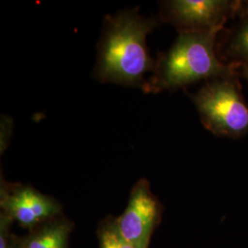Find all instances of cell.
<instances>
[{
    "mask_svg": "<svg viewBox=\"0 0 248 248\" xmlns=\"http://www.w3.org/2000/svg\"><path fill=\"white\" fill-rule=\"evenodd\" d=\"M247 8H248V2H247Z\"/></svg>",
    "mask_w": 248,
    "mask_h": 248,
    "instance_id": "cell-13",
    "label": "cell"
},
{
    "mask_svg": "<svg viewBox=\"0 0 248 248\" xmlns=\"http://www.w3.org/2000/svg\"><path fill=\"white\" fill-rule=\"evenodd\" d=\"M11 219H9L8 216L5 214H1V226H0V248H9L7 236H8V225L9 224Z\"/></svg>",
    "mask_w": 248,
    "mask_h": 248,
    "instance_id": "cell-10",
    "label": "cell"
},
{
    "mask_svg": "<svg viewBox=\"0 0 248 248\" xmlns=\"http://www.w3.org/2000/svg\"><path fill=\"white\" fill-rule=\"evenodd\" d=\"M69 232L67 222H52L27 240L22 248H66Z\"/></svg>",
    "mask_w": 248,
    "mask_h": 248,
    "instance_id": "cell-7",
    "label": "cell"
},
{
    "mask_svg": "<svg viewBox=\"0 0 248 248\" xmlns=\"http://www.w3.org/2000/svg\"><path fill=\"white\" fill-rule=\"evenodd\" d=\"M240 4L227 0H173L163 5L162 18L179 33L206 31L222 28Z\"/></svg>",
    "mask_w": 248,
    "mask_h": 248,
    "instance_id": "cell-4",
    "label": "cell"
},
{
    "mask_svg": "<svg viewBox=\"0 0 248 248\" xmlns=\"http://www.w3.org/2000/svg\"><path fill=\"white\" fill-rule=\"evenodd\" d=\"M158 213V202L152 194L147 181L142 179L133 186L127 208L116 220V226L127 242L147 248Z\"/></svg>",
    "mask_w": 248,
    "mask_h": 248,
    "instance_id": "cell-5",
    "label": "cell"
},
{
    "mask_svg": "<svg viewBox=\"0 0 248 248\" xmlns=\"http://www.w3.org/2000/svg\"><path fill=\"white\" fill-rule=\"evenodd\" d=\"M1 208L9 219L31 228L57 215L60 206L52 198L33 187L9 185L1 187Z\"/></svg>",
    "mask_w": 248,
    "mask_h": 248,
    "instance_id": "cell-6",
    "label": "cell"
},
{
    "mask_svg": "<svg viewBox=\"0 0 248 248\" xmlns=\"http://www.w3.org/2000/svg\"><path fill=\"white\" fill-rule=\"evenodd\" d=\"M222 28L180 32L174 45L155 62L145 93L183 88L204 79L228 78L231 70L217 57L216 37Z\"/></svg>",
    "mask_w": 248,
    "mask_h": 248,
    "instance_id": "cell-2",
    "label": "cell"
},
{
    "mask_svg": "<svg viewBox=\"0 0 248 248\" xmlns=\"http://www.w3.org/2000/svg\"><path fill=\"white\" fill-rule=\"evenodd\" d=\"M156 25L155 19L142 16L137 9L107 16L98 42L97 79L143 90L146 75L155 67L146 38Z\"/></svg>",
    "mask_w": 248,
    "mask_h": 248,
    "instance_id": "cell-1",
    "label": "cell"
},
{
    "mask_svg": "<svg viewBox=\"0 0 248 248\" xmlns=\"http://www.w3.org/2000/svg\"><path fill=\"white\" fill-rule=\"evenodd\" d=\"M231 50L241 60L248 62V18L232 37Z\"/></svg>",
    "mask_w": 248,
    "mask_h": 248,
    "instance_id": "cell-9",
    "label": "cell"
},
{
    "mask_svg": "<svg viewBox=\"0 0 248 248\" xmlns=\"http://www.w3.org/2000/svg\"><path fill=\"white\" fill-rule=\"evenodd\" d=\"M11 121H2L1 123V128L2 130L1 131H4V134H1V151L3 152V150H5L6 148V145L8 144L9 142V134H7V130L9 129V127L11 126Z\"/></svg>",
    "mask_w": 248,
    "mask_h": 248,
    "instance_id": "cell-11",
    "label": "cell"
},
{
    "mask_svg": "<svg viewBox=\"0 0 248 248\" xmlns=\"http://www.w3.org/2000/svg\"><path fill=\"white\" fill-rule=\"evenodd\" d=\"M99 243L100 248H141L124 239L118 230L115 222L101 229Z\"/></svg>",
    "mask_w": 248,
    "mask_h": 248,
    "instance_id": "cell-8",
    "label": "cell"
},
{
    "mask_svg": "<svg viewBox=\"0 0 248 248\" xmlns=\"http://www.w3.org/2000/svg\"></svg>",
    "mask_w": 248,
    "mask_h": 248,
    "instance_id": "cell-14",
    "label": "cell"
},
{
    "mask_svg": "<svg viewBox=\"0 0 248 248\" xmlns=\"http://www.w3.org/2000/svg\"><path fill=\"white\" fill-rule=\"evenodd\" d=\"M202 123L212 133L238 137L248 131V106L228 78L212 80L194 97Z\"/></svg>",
    "mask_w": 248,
    "mask_h": 248,
    "instance_id": "cell-3",
    "label": "cell"
},
{
    "mask_svg": "<svg viewBox=\"0 0 248 248\" xmlns=\"http://www.w3.org/2000/svg\"><path fill=\"white\" fill-rule=\"evenodd\" d=\"M244 76L246 78V79L248 81V62H246L245 65H244Z\"/></svg>",
    "mask_w": 248,
    "mask_h": 248,
    "instance_id": "cell-12",
    "label": "cell"
}]
</instances>
